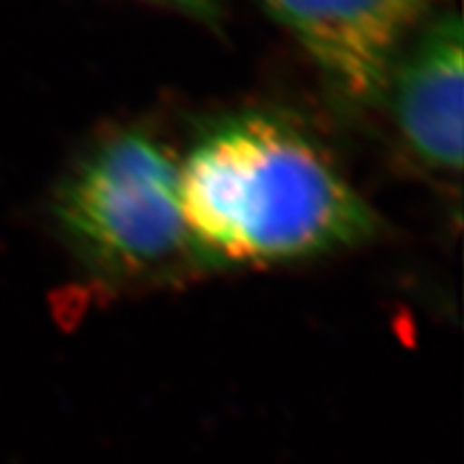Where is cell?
<instances>
[{"instance_id":"6da1fadb","label":"cell","mask_w":464,"mask_h":464,"mask_svg":"<svg viewBox=\"0 0 464 464\" xmlns=\"http://www.w3.org/2000/svg\"><path fill=\"white\" fill-rule=\"evenodd\" d=\"M181 208L196 258L274 265L355 246L376 216L324 150L276 114L208 127L179 161Z\"/></svg>"},{"instance_id":"7a4b0ae2","label":"cell","mask_w":464,"mask_h":464,"mask_svg":"<svg viewBox=\"0 0 464 464\" xmlns=\"http://www.w3.org/2000/svg\"><path fill=\"white\" fill-rule=\"evenodd\" d=\"M54 208L72 246L108 276H150L194 256L179 161L142 130L92 147L61 185Z\"/></svg>"},{"instance_id":"277c9868","label":"cell","mask_w":464,"mask_h":464,"mask_svg":"<svg viewBox=\"0 0 464 464\" xmlns=\"http://www.w3.org/2000/svg\"><path fill=\"white\" fill-rule=\"evenodd\" d=\"M462 44L460 15L439 11L406 45L385 91L406 147L439 172L462 168Z\"/></svg>"},{"instance_id":"3957f363","label":"cell","mask_w":464,"mask_h":464,"mask_svg":"<svg viewBox=\"0 0 464 464\" xmlns=\"http://www.w3.org/2000/svg\"><path fill=\"white\" fill-rule=\"evenodd\" d=\"M443 0H263L305 50L324 82L351 106L385 97L406 45Z\"/></svg>"},{"instance_id":"5b68a950","label":"cell","mask_w":464,"mask_h":464,"mask_svg":"<svg viewBox=\"0 0 464 464\" xmlns=\"http://www.w3.org/2000/svg\"><path fill=\"white\" fill-rule=\"evenodd\" d=\"M155 5H164V7L177 9L181 14L191 17H200V20H216L219 11V0H150Z\"/></svg>"}]
</instances>
